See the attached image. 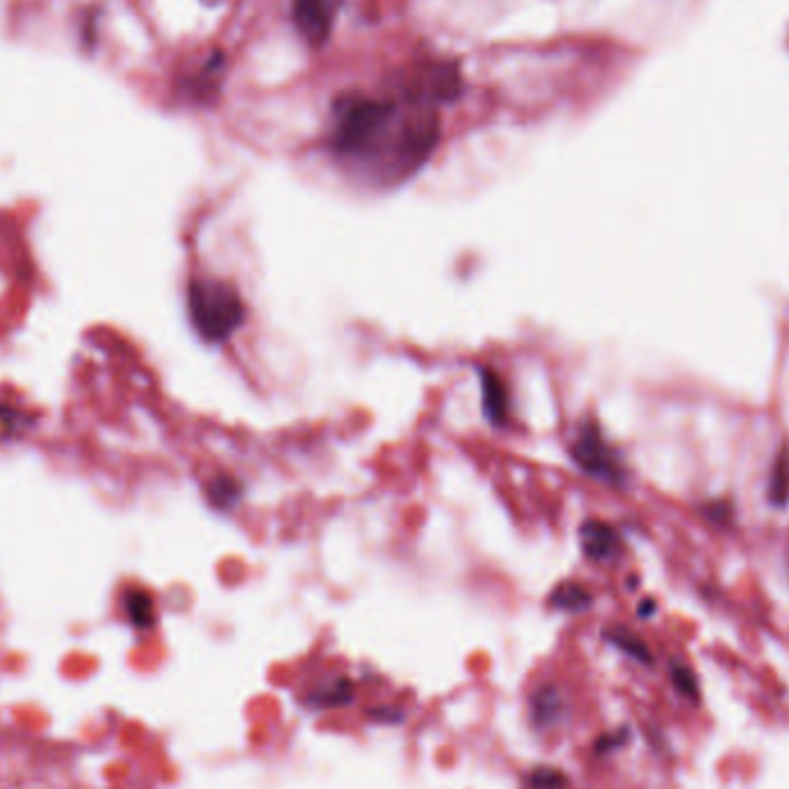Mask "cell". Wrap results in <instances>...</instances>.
<instances>
[{
	"mask_svg": "<svg viewBox=\"0 0 789 789\" xmlns=\"http://www.w3.org/2000/svg\"><path fill=\"white\" fill-rule=\"evenodd\" d=\"M125 614L132 626L150 628L155 623V603L153 596L146 591L132 589L125 593Z\"/></svg>",
	"mask_w": 789,
	"mask_h": 789,
	"instance_id": "30bf717a",
	"label": "cell"
},
{
	"mask_svg": "<svg viewBox=\"0 0 789 789\" xmlns=\"http://www.w3.org/2000/svg\"><path fill=\"white\" fill-rule=\"evenodd\" d=\"M342 0H293V21L312 47H321L333 33Z\"/></svg>",
	"mask_w": 789,
	"mask_h": 789,
	"instance_id": "5b68a950",
	"label": "cell"
},
{
	"mask_svg": "<svg viewBox=\"0 0 789 789\" xmlns=\"http://www.w3.org/2000/svg\"><path fill=\"white\" fill-rule=\"evenodd\" d=\"M529 785L533 789H563L566 787V776H563V771L552 769V766H538L536 771H531Z\"/></svg>",
	"mask_w": 789,
	"mask_h": 789,
	"instance_id": "9a60e30c",
	"label": "cell"
},
{
	"mask_svg": "<svg viewBox=\"0 0 789 789\" xmlns=\"http://www.w3.org/2000/svg\"><path fill=\"white\" fill-rule=\"evenodd\" d=\"M580 543L584 554L598 563L614 561L621 552V538L614 526L600 520H589L580 529Z\"/></svg>",
	"mask_w": 789,
	"mask_h": 789,
	"instance_id": "8992f818",
	"label": "cell"
},
{
	"mask_svg": "<svg viewBox=\"0 0 789 789\" xmlns=\"http://www.w3.org/2000/svg\"><path fill=\"white\" fill-rule=\"evenodd\" d=\"M591 600H593L591 593L577 582L559 584L550 596V603L556 607V610L563 612H582L591 605Z\"/></svg>",
	"mask_w": 789,
	"mask_h": 789,
	"instance_id": "8fae6325",
	"label": "cell"
},
{
	"mask_svg": "<svg viewBox=\"0 0 789 789\" xmlns=\"http://www.w3.org/2000/svg\"><path fill=\"white\" fill-rule=\"evenodd\" d=\"M480 393H483V413L494 427H503L510 418L508 386L492 367L480 370Z\"/></svg>",
	"mask_w": 789,
	"mask_h": 789,
	"instance_id": "52a82bcc",
	"label": "cell"
},
{
	"mask_svg": "<svg viewBox=\"0 0 789 789\" xmlns=\"http://www.w3.org/2000/svg\"><path fill=\"white\" fill-rule=\"evenodd\" d=\"M187 314L201 340L224 344L243 326L247 310L234 284L217 277H197L187 284Z\"/></svg>",
	"mask_w": 789,
	"mask_h": 789,
	"instance_id": "7a4b0ae2",
	"label": "cell"
},
{
	"mask_svg": "<svg viewBox=\"0 0 789 789\" xmlns=\"http://www.w3.org/2000/svg\"><path fill=\"white\" fill-rule=\"evenodd\" d=\"M570 457L586 476L596 478L600 483L623 485V480H626L619 455L593 420H582L577 427L575 439L570 443Z\"/></svg>",
	"mask_w": 789,
	"mask_h": 789,
	"instance_id": "3957f363",
	"label": "cell"
},
{
	"mask_svg": "<svg viewBox=\"0 0 789 789\" xmlns=\"http://www.w3.org/2000/svg\"><path fill=\"white\" fill-rule=\"evenodd\" d=\"M769 499L776 506H787L789 501V450L783 448L773 462L771 478H769Z\"/></svg>",
	"mask_w": 789,
	"mask_h": 789,
	"instance_id": "7c38bea8",
	"label": "cell"
},
{
	"mask_svg": "<svg viewBox=\"0 0 789 789\" xmlns=\"http://www.w3.org/2000/svg\"><path fill=\"white\" fill-rule=\"evenodd\" d=\"M353 697V686L347 679H337L330 683V686H323L319 690L307 697V702L314 706H321V709H333V706L349 704Z\"/></svg>",
	"mask_w": 789,
	"mask_h": 789,
	"instance_id": "4fadbf2b",
	"label": "cell"
},
{
	"mask_svg": "<svg viewBox=\"0 0 789 789\" xmlns=\"http://www.w3.org/2000/svg\"><path fill=\"white\" fill-rule=\"evenodd\" d=\"M402 93L407 102L425 104V107L453 102L462 93L460 70L453 63H427L416 67Z\"/></svg>",
	"mask_w": 789,
	"mask_h": 789,
	"instance_id": "277c9868",
	"label": "cell"
},
{
	"mask_svg": "<svg viewBox=\"0 0 789 789\" xmlns=\"http://www.w3.org/2000/svg\"><path fill=\"white\" fill-rule=\"evenodd\" d=\"M607 637H610L614 646H619L621 651L630 653V656H635L640 660H649V651H646L644 642L640 640V637H635L633 633H628V630L616 628V630H612V633H607Z\"/></svg>",
	"mask_w": 789,
	"mask_h": 789,
	"instance_id": "5bb4252c",
	"label": "cell"
},
{
	"mask_svg": "<svg viewBox=\"0 0 789 789\" xmlns=\"http://www.w3.org/2000/svg\"><path fill=\"white\" fill-rule=\"evenodd\" d=\"M206 494H208V501L213 503L215 508H220V510L234 508L236 503L243 499V483L236 480L234 476H217L208 483Z\"/></svg>",
	"mask_w": 789,
	"mask_h": 789,
	"instance_id": "9c48e42d",
	"label": "cell"
},
{
	"mask_svg": "<svg viewBox=\"0 0 789 789\" xmlns=\"http://www.w3.org/2000/svg\"><path fill=\"white\" fill-rule=\"evenodd\" d=\"M411 104V102H409ZM439 141L434 107L411 104L400 109L393 100L342 95L333 109L330 148L344 160L379 171L386 180H402L430 160Z\"/></svg>",
	"mask_w": 789,
	"mask_h": 789,
	"instance_id": "6da1fadb",
	"label": "cell"
},
{
	"mask_svg": "<svg viewBox=\"0 0 789 789\" xmlns=\"http://www.w3.org/2000/svg\"><path fill=\"white\" fill-rule=\"evenodd\" d=\"M563 713H566V702H563L561 693L554 686H543L533 695L531 716L538 727H545L547 730V727L559 725Z\"/></svg>",
	"mask_w": 789,
	"mask_h": 789,
	"instance_id": "ba28073f",
	"label": "cell"
}]
</instances>
